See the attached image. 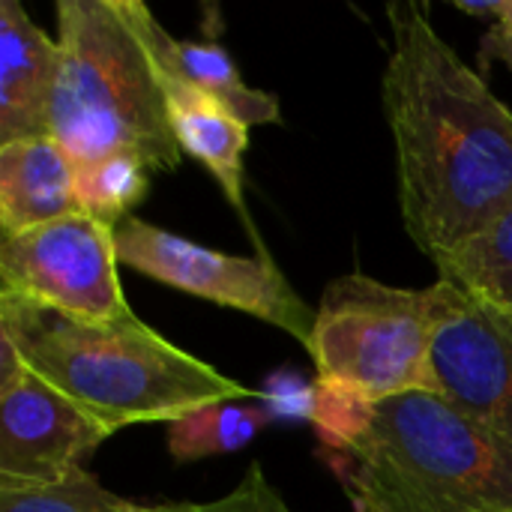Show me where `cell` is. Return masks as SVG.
<instances>
[{"instance_id": "obj_1", "label": "cell", "mask_w": 512, "mask_h": 512, "mask_svg": "<svg viewBox=\"0 0 512 512\" xmlns=\"http://www.w3.org/2000/svg\"><path fill=\"white\" fill-rule=\"evenodd\" d=\"M387 18L381 102L399 207L414 246L435 261L512 198V108L450 48L423 3H390Z\"/></svg>"}, {"instance_id": "obj_2", "label": "cell", "mask_w": 512, "mask_h": 512, "mask_svg": "<svg viewBox=\"0 0 512 512\" xmlns=\"http://www.w3.org/2000/svg\"><path fill=\"white\" fill-rule=\"evenodd\" d=\"M0 336L18 348L27 372L75 402L111 435L135 423L168 426L195 408L258 396L168 342L138 315L84 321L0 294Z\"/></svg>"}, {"instance_id": "obj_3", "label": "cell", "mask_w": 512, "mask_h": 512, "mask_svg": "<svg viewBox=\"0 0 512 512\" xmlns=\"http://www.w3.org/2000/svg\"><path fill=\"white\" fill-rule=\"evenodd\" d=\"M162 24L138 0H60V72L51 135L75 165L132 153L147 171H177L159 54Z\"/></svg>"}, {"instance_id": "obj_4", "label": "cell", "mask_w": 512, "mask_h": 512, "mask_svg": "<svg viewBox=\"0 0 512 512\" xmlns=\"http://www.w3.org/2000/svg\"><path fill=\"white\" fill-rule=\"evenodd\" d=\"M321 459L354 512H512V441L435 393L378 402L366 435Z\"/></svg>"}, {"instance_id": "obj_5", "label": "cell", "mask_w": 512, "mask_h": 512, "mask_svg": "<svg viewBox=\"0 0 512 512\" xmlns=\"http://www.w3.org/2000/svg\"><path fill=\"white\" fill-rule=\"evenodd\" d=\"M438 291L396 288L366 273L333 279L315 309L309 354L315 381L387 402L432 393Z\"/></svg>"}, {"instance_id": "obj_6", "label": "cell", "mask_w": 512, "mask_h": 512, "mask_svg": "<svg viewBox=\"0 0 512 512\" xmlns=\"http://www.w3.org/2000/svg\"><path fill=\"white\" fill-rule=\"evenodd\" d=\"M114 240L123 267L156 279L174 291L273 324L291 339H297L303 348H309L315 312L291 288V282L267 252L252 258L228 255L159 225H150L138 216L123 219L114 228Z\"/></svg>"}, {"instance_id": "obj_7", "label": "cell", "mask_w": 512, "mask_h": 512, "mask_svg": "<svg viewBox=\"0 0 512 512\" xmlns=\"http://www.w3.org/2000/svg\"><path fill=\"white\" fill-rule=\"evenodd\" d=\"M0 294H12L84 321L135 315L120 285L114 228L87 213L3 237Z\"/></svg>"}, {"instance_id": "obj_8", "label": "cell", "mask_w": 512, "mask_h": 512, "mask_svg": "<svg viewBox=\"0 0 512 512\" xmlns=\"http://www.w3.org/2000/svg\"><path fill=\"white\" fill-rule=\"evenodd\" d=\"M432 393L512 441V309L435 282Z\"/></svg>"}, {"instance_id": "obj_9", "label": "cell", "mask_w": 512, "mask_h": 512, "mask_svg": "<svg viewBox=\"0 0 512 512\" xmlns=\"http://www.w3.org/2000/svg\"><path fill=\"white\" fill-rule=\"evenodd\" d=\"M108 438L99 420L27 369L0 387V489L57 486Z\"/></svg>"}, {"instance_id": "obj_10", "label": "cell", "mask_w": 512, "mask_h": 512, "mask_svg": "<svg viewBox=\"0 0 512 512\" xmlns=\"http://www.w3.org/2000/svg\"><path fill=\"white\" fill-rule=\"evenodd\" d=\"M60 48L18 0H0V147L51 135Z\"/></svg>"}, {"instance_id": "obj_11", "label": "cell", "mask_w": 512, "mask_h": 512, "mask_svg": "<svg viewBox=\"0 0 512 512\" xmlns=\"http://www.w3.org/2000/svg\"><path fill=\"white\" fill-rule=\"evenodd\" d=\"M165 27L159 33V54H162V81H165V96H168V117L171 129L177 135V144L186 156L198 159L210 177L219 183L225 198L240 210L243 225L255 237L258 249L264 252L252 219L246 216V201H243V156L249 147V126L225 108L219 99L210 93L198 90L189 84L165 57Z\"/></svg>"}, {"instance_id": "obj_12", "label": "cell", "mask_w": 512, "mask_h": 512, "mask_svg": "<svg viewBox=\"0 0 512 512\" xmlns=\"http://www.w3.org/2000/svg\"><path fill=\"white\" fill-rule=\"evenodd\" d=\"M78 165L54 135L0 147V231L3 237L81 213Z\"/></svg>"}, {"instance_id": "obj_13", "label": "cell", "mask_w": 512, "mask_h": 512, "mask_svg": "<svg viewBox=\"0 0 512 512\" xmlns=\"http://www.w3.org/2000/svg\"><path fill=\"white\" fill-rule=\"evenodd\" d=\"M165 57L189 84L219 99L246 126L282 123V108L276 93L246 84L240 66L219 42H189L165 33Z\"/></svg>"}, {"instance_id": "obj_14", "label": "cell", "mask_w": 512, "mask_h": 512, "mask_svg": "<svg viewBox=\"0 0 512 512\" xmlns=\"http://www.w3.org/2000/svg\"><path fill=\"white\" fill-rule=\"evenodd\" d=\"M432 264L438 279L462 294L512 309V198L474 237Z\"/></svg>"}, {"instance_id": "obj_15", "label": "cell", "mask_w": 512, "mask_h": 512, "mask_svg": "<svg viewBox=\"0 0 512 512\" xmlns=\"http://www.w3.org/2000/svg\"><path fill=\"white\" fill-rule=\"evenodd\" d=\"M273 417L261 402H216L195 408L174 423H168V453L177 465L228 456L252 444V438L267 429Z\"/></svg>"}, {"instance_id": "obj_16", "label": "cell", "mask_w": 512, "mask_h": 512, "mask_svg": "<svg viewBox=\"0 0 512 512\" xmlns=\"http://www.w3.org/2000/svg\"><path fill=\"white\" fill-rule=\"evenodd\" d=\"M147 189L150 171L132 153H111L90 165H78V207L108 228H117L123 219H129L132 210L147 198Z\"/></svg>"}, {"instance_id": "obj_17", "label": "cell", "mask_w": 512, "mask_h": 512, "mask_svg": "<svg viewBox=\"0 0 512 512\" xmlns=\"http://www.w3.org/2000/svg\"><path fill=\"white\" fill-rule=\"evenodd\" d=\"M189 504H135L108 492L99 477L78 471L57 486L0 489V512H186Z\"/></svg>"}, {"instance_id": "obj_18", "label": "cell", "mask_w": 512, "mask_h": 512, "mask_svg": "<svg viewBox=\"0 0 512 512\" xmlns=\"http://www.w3.org/2000/svg\"><path fill=\"white\" fill-rule=\"evenodd\" d=\"M375 402L339 390V387H327L318 384V402H315V417L312 426L324 444L327 453H345L351 444H357L366 429L375 420Z\"/></svg>"}, {"instance_id": "obj_19", "label": "cell", "mask_w": 512, "mask_h": 512, "mask_svg": "<svg viewBox=\"0 0 512 512\" xmlns=\"http://www.w3.org/2000/svg\"><path fill=\"white\" fill-rule=\"evenodd\" d=\"M258 402L264 411L276 420H309L315 417L318 402V381L303 378L294 369H276L264 378V387L258 390Z\"/></svg>"}, {"instance_id": "obj_20", "label": "cell", "mask_w": 512, "mask_h": 512, "mask_svg": "<svg viewBox=\"0 0 512 512\" xmlns=\"http://www.w3.org/2000/svg\"><path fill=\"white\" fill-rule=\"evenodd\" d=\"M186 512H294L285 498L273 489V483L267 480L264 468L258 462L249 465L246 477L240 480L237 489H231L228 495L207 501V504H189Z\"/></svg>"}, {"instance_id": "obj_21", "label": "cell", "mask_w": 512, "mask_h": 512, "mask_svg": "<svg viewBox=\"0 0 512 512\" xmlns=\"http://www.w3.org/2000/svg\"><path fill=\"white\" fill-rule=\"evenodd\" d=\"M453 6L471 18L489 21V30L512 33V0H453Z\"/></svg>"}, {"instance_id": "obj_22", "label": "cell", "mask_w": 512, "mask_h": 512, "mask_svg": "<svg viewBox=\"0 0 512 512\" xmlns=\"http://www.w3.org/2000/svg\"><path fill=\"white\" fill-rule=\"evenodd\" d=\"M477 60H480V75H483L495 60L512 69V33H504V30H486L483 39H480V48H477Z\"/></svg>"}]
</instances>
